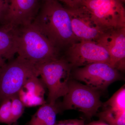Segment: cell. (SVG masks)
<instances>
[{
  "mask_svg": "<svg viewBox=\"0 0 125 125\" xmlns=\"http://www.w3.org/2000/svg\"><path fill=\"white\" fill-rule=\"evenodd\" d=\"M98 114L99 120L110 125H125V85L117 91L106 102Z\"/></svg>",
  "mask_w": 125,
  "mask_h": 125,
  "instance_id": "12",
  "label": "cell"
},
{
  "mask_svg": "<svg viewBox=\"0 0 125 125\" xmlns=\"http://www.w3.org/2000/svg\"><path fill=\"white\" fill-rule=\"evenodd\" d=\"M85 125H110L103 121L99 120L94 121Z\"/></svg>",
  "mask_w": 125,
  "mask_h": 125,
  "instance_id": "21",
  "label": "cell"
},
{
  "mask_svg": "<svg viewBox=\"0 0 125 125\" xmlns=\"http://www.w3.org/2000/svg\"><path fill=\"white\" fill-rule=\"evenodd\" d=\"M39 75L48 90V103L54 105L68 91L71 65L63 58L37 65Z\"/></svg>",
  "mask_w": 125,
  "mask_h": 125,
  "instance_id": "4",
  "label": "cell"
},
{
  "mask_svg": "<svg viewBox=\"0 0 125 125\" xmlns=\"http://www.w3.org/2000/svg\"><path fill=\"white\" fill-rule=\"evenodd\" d=\"M61 109L56 103L54 105L45 104L33 114L27 125H54Z\"/></svg>",
  "mask_w": 125,
  "mask_h": 125,
  "instance_id": "15",
  "label": "cell"
},
{
  "mask_svg": "<svg viewBox=\"0 0 125 125\" xmlns=\"http://www.w3.org/2000/svg\"><path fill=\"white\" fill-rule=\"evenodd\" d=\"M66 60L72 68L84 66L97 62L110 64V56L106 48L100 43L91 41H82L67 48Z\"/></svg>",
  "mask_w": 125,
  "mask_h": 125,
  "instance_id": "8",
  "label": "cell"
},
{
  "mask_svg": "<svg viewBox=\"0 0 125 125\" xmlns=\"http://www.w3.org/2000/svg\"><path fill=\"white\" fill-rule=\"evenodd\" d=\"M68 8L72 31L79 42H96L106 31L109 30L101 26L83 6Z\"/></svg>",
  "mask_w": 125,
  "mask_h": 125,
  "instance_id": "9",
  "label": "cell"
},
{
  "mask_svg": "<svg viewBox=\"0 0 125 125\" xmlns=\"http://www.w3.org/2000/svg\"><path fill=\"white\" fill-rule=\"evenodd\" d=\"M17 30L19 56L36 65L60 58V49L32 23Z\"/></svg>",
  "mask_w": 125,
  "mask_h": 125,
  "instance_id": "2",
  "label": "cell"
},
{
  "mask_svg": "<svg viewBox=\"0 0 125 125\" xmlns=\"http://www.w3.org/2000/svg\"><path fill=\"white\" fill-rule=\"evenodd\" d=\"M38 77L34 75L29 78L18 93L19 97L25 106H42L46 103L44 96L45 85Z\"/></svg>",
  "mask_w": 125,
  "mask_h": 125,
  "instance_id": "13",
  "label": "cell"
},
{
  "mask_svg": "<svg viewBox=\"0 0 125 125\" xmlns=\"http://www.w3.org/2000/svg\"><path fill=\"white\" fill-rule=\"evenodd\" d=\"M96 42L104 47L110 56V64L117 70L125 69V27L107 30Z\"/></svg>",
  "mask_w": 125,
  "mask_h": 125,
  "instance_id": "11",
  "label": "cell"
},
{
  "mask_svg": "<svg viewBox=\"0 0 125 125\" xmlns=\"http://www.w3.org/2000/svg\"><path fill=\"white\" fill-rule=\"evenodd\" d=\"M120 0L121 1H122V2H125V0Z\"/></svg>",
  "mask_w": 125,
  "mask_h": 125,
  "instance_id": "23",
  "label": "cell"
},
{
  "mask_svg": "<svg viewBox=\"0 0 125 125\" xmlns=\"http://www.w3.org/2000/svg\"><path fill=\"white\" fill-rule=\"evenodd\" d=\"M7 1H9V0H7Z\"/></svg>",
  "mask_w": 125,
  "mask_h": 125,
  "instance_id": "24",
  "label": "cell"
},
{
  "mask_svg": "<svg viewBox=\"0 0 125 125\" xmlns=\"http://www.w3.org/2000/svg\"><path fill=\"white\" fill-rule=\"evenodd\" d=\"M39 76L36 64L18 56L0 67V103L18 94L29 78Z\"/></svg>",
  "mask_w": 125,
  "mask_h": 125,
  "instance_id": "3",
  "label": "cell"
},
{
  "mask_svg": "<svg viewBox=\"0 0 125 125\" xmlns=\"http://www.w3.org/2000/svg\"><path fill=\"white\" fill-rule=\"evenodd\" d=\"M11 115L13 123L18 121L24 111L25 106L19 97L18 94L11 97Z\"/></svg>",
  "mask_w": 125,
  "mask_h": 125,
  "instance_id": "17",
  "label": "cell"
},
{
  "mask_svg": "<svg viewBox=\"0 0 125 125\" xmlns=\"http://www.w3.org/2000/svg\"><path fill=\"white\" fill-rule=\"evenodd\" d=\"M18 49L17 28L2 25L0 28V67L13 59Z\"/></svg>",
  "mask_w": 125,
  "mask_h": 125,
  "instance_id": "14",
  "label": "cell"
},
{
  "mask_svg": "<svg viewBox=\"0 0 125 125\" xmlns=\"http://www.w3.org/2000/svg\"><path fill=\"white\" fill-rule=\"evenodd\" d=\"M54 125H85L84 120L75 119L56 121Z\"/></svg>",
  "mask_w": 125,
  "mask_h": 125,
  "instance_id": "18",
  "label": "cell"
},
{
  "mask_svg": "<svg viewBox=\"0 0 125 125\" xmlns=\"http://www.w3.org/2000/svg\"><path fill=\"white\" fill-rule=\"evenodd\" d=\"M74 76L77 80L98 92L106 89L121 78L118 70L105 62H94L78 67L74 72Z\"/></svg>",
  "mask_w": 125,
  "mask_h": 125,
  "instance_id": "7",
  "label": "cell"
},
{
  "mask_svg": "<svg viewBox=\"0 0 125 125\" xmlns=\"http://www.w3.org/2000/svg\"><path fill=\"white\" fill-rule=\"evenodd\" d=\"M39 5V0H9L1 21L3 25L18 28L32 23L40 9Z\"/></svg>",
  "mask_w": 125,
  "mask_h": 125,
  "instance_id": "10",
  "label": "cell"
},
{
  "mask_svg": "<svg viewBox=\"0 0 125 125\" xmlns=\"http://www.w3.org/2000/svg\"><path fill=\"white\" fill-rule=\"evenodd\" d=\"M83 6L106 29L125 27V10L120 0H83Z\"/></svg>",
  "mask_w": 125,
  "mask_h": 125,
  "instance_id": "6",
  "label": "cell"
},
{
  "mask_svg": "<svg viewBox=\"0 0 125 125\" xmlns=\"http://www.w3.org/2000/svg\"><path fill=\"white\" fill-rule=\"evenodd\" d=\"M19 125V124H18V122H14V123H12V124L10 125Z\"/></svg>",
  "mask_w": 125,
  "mask_h": 125,
  "instance_id": "22",
  "label": "cell"
},
{
  "mask_svg": "<svg viewBox=\"0 0 125 125\" xmlns=\"http://www.w3.org/2000/svg\"><path fill=\"white\" fill-rule=\"evenodd\" d=\"M62 2L66 7L69 8H74L80 6L83 0H56Z\"/></svg>",
  "mask_w": 125,
  "mask_h": 125,
  "instance_id": "19",
  "label": "cell"
},
{
  "mask_svg": "<svg viewBox=\"0 0 125 125\" xmlns=\"http://www.w3.org/2000/svg\"><path fill=\"white\" fill-rule=\"evenodd\" d=\"M99 92L75 81L70 80L68 92L64 96L61 109L78 110L87 118H91L102 106Z\"/></svg>",
  "mask_w": 125,
  "mask_h": 125,
  "instance_id": "5",
  "label": "cell"
},
{
  "mask_svg": "<svg viewBox=\"0 0 125 125\" xmlns=\"http://www.w3.org/2000/svg\"><path fill=\"white\" fill-rule=\"evenodd\" d=\"M7 0H0V21L1 22L7 11L8 7Z\"/></svg>",
  "mask_w": 125,
  "mask_h": 125,
  "instance_id": "20",
  "label": "cell"
},
{
  "mask_svg": "<svg viewBox=\"0 0 125 125\" xmlns=\"http://www.w3.org/2000/svg\"><path fill=\"white\" fill-rule=\"evenodd\" d=\"M32 23L60 50L79 42L72 31L69 9L56 0H42Z\"/></svg>",
  "mask_w": 125,
  "mask_h": 125,
  "instance_id": "1",
  "label": "cell"
},
{
  "mask_svg": "<svg viewBox=\"0 0 125 125\" xmlns=\"http://www.w3.org/2000/svg\"><path fill=\"white\" fill-rule=\"evenodd\" d=\"M11 98H7L0 103V123L7 125L13 123L11 115Z\"/></svg>",
  "mask_w": 125,
  "mask_h": 125,
  "instance_id": "16",
  "label": "cell"
}]
</instances>
